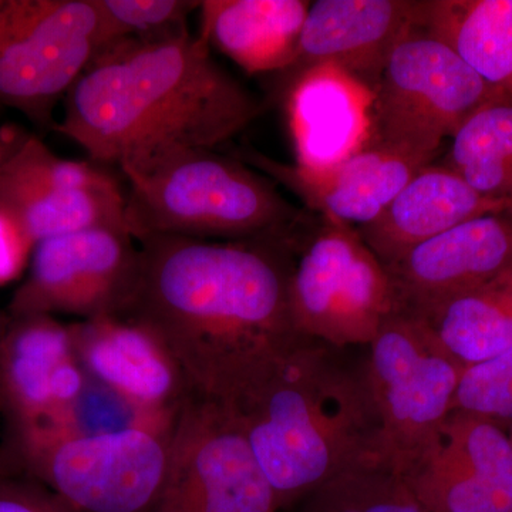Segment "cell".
I'll return each instance as SVG.
<instances>
[{
  "label": "cell",
  "mask_w": 512,
  "mask_h": 512,
  "mask_svg": "<svg viewBox=\"0 0 512 512\" xmlns=\"http://www.w3.org/2000/svg\"><path fill=\"white\" fill-rule=\"evenodd\" d=\"M284 185L319 217L353 228L365 227L426 165H420L387 148L369 146L338 164L306 168L281 163L254 150L237 156Z\"/></svg>",
  "instance_id": "cell-18"
},
{
  "label": "cell",
  "mask_w": 512,
  "mask_h": 512,
  "mask_svg": "<svg viewBox=\"0 0 512 512\" xmlns=\"http://www.w3.org/2000/svg\"><path fill=\"white\" fill-rule=\"evenodd\" d=\"M311 2L204 0L200 37L249 74H276L291 66Z\"/></svg>",
  "instance_id": "cell-21"
},
{
  "label": "cell",
  "mask_w": 512,
  "mask_h": 512,
  "mask_svg": "<svg viewBox=\"0 0 512 512\" xmlns=\"http://www.w3.org/2000/svg\"><path fill=\"white\" fill-rule=\"evenodd\" d=\"M512 211V201L478 194L447 165L429 164L413 175L375 221L357 228L384 266L463 222Z\"/></svg>",
  "instance_id": "cell-20"
},
{
  "label": "cell",
  "mask_w": 512,
  "mask_h": 512,
  "mask_svg": "<svg viewBox=\"0 0 512 512\" xmlns=\"http://www.w3.org/2000/svg\"><path fill=\"white\" fill-rule=\"evenodd\" d=\"M453 412L484 417L510 430L512 426V346L464 370Z\"/></svg>",
  "instance_id": "cell-26"
},
{
  "label": "cell",
  "mask_w": 512,
  "mask_h": 512,
  "mask_svg": "<svg viewBox=\"0 0 512 512\" xmlns=\"http://www.w3.org/2000/svg\"><path fill=\"white\" fill-rule=\"evenodd\" d=\"M289 308L299 336L339 349L369 346L400 312L392 276L357 229L323 217L293 245Z\"/></svg>",
  "instance_id": "cell-7"
},
{
  "label": "cell",
  "mask_w": 512,
  "mask_h": 512,
  "mask_svg": "<svg viewBox=\"0 0 512 512\" xmlns=\"http://www.w3.org/2000/svg\"><path fill=\"white\" fill-rule=\"evenodd\" d=\"M123 37L161 39L188 32V18L200 9L195 0H99Z\"/></svg>",
  "instance_id": "cell-27"
},
{
  "label": "cell",
  "mask_w": 512,
  "mask_h": 512,
  "mask_svg": "<svg viewBox=\"0 0 512 512\" xmlns=\"http://www.w3.org/2000/svg\"><path fill=\"white\" fill-rule=\"evenodd\" d=\"M138 244L126 228H89L36 245L10 315L119 316L136 281Z\"/></svg>",
  "instance_id": "cell-11"
},
{
  "label": "cell",
  "mask_w": 512,
  "mask_h": 512,
  "mask_svg": "<svg viewBox=\"0 0 512 512\" xmlns=\"http://www.w3.org/2000/svg\"><path fill=\"white\" fill-rule=\"evenodd\" d=\"M302 501L301 512H430L379 457L349 468Z\"/></svg>",
  "instance_id": "cell-25"
},
{
  "label": "cell",
  "mask_w": 512,
  "mask_h": 512,
  "mask_svg": "<svg viewBox=\"0 0 512 512\" xmlns=\"http://www.w3.org/2000/svg\"><path fill=\"white\" fill-rule=\"evenodd\" d=\"M421 29L512 96V0H424Z\"/></svg>",
  "instance_id": "cell-22"
},
{
  "label": "cell",
  "mask_w": 512,
  "mask_h": 512,
  "mask_svg": "<svg viewBox=\"0 0 512 512\" xmlns=\"http://www.w3.org/2000/svg\"><path fill=\"white\" fill-rule=\"evenodd\" d=\"M302 338L227 403L274 490L279 510L369 458L380 424L365 362Z\"/></svg>",
  "instance_id": "cell-3"
},
{
  "label": "cell",
  "mask_w": 512,
  "mask_h": 512,
  "mask_svg": "<svg viewBox=\"0 0 512 512\" xmlns=\"http://www.w3.org/2000/svg\"><path fill=\"white\" fill-rule=\"evenodd\" d=\"M430 512H512L510 431L484 417L451 412L393 468Z\"/></svg>",
  "instance_id": "cell-13"
},
{
  "label": "cell",
  "mask_w": 512,
  "mask_h": 512,
  "mask_svg": "<svg viewBox=\"0 0 512 512\" xmlns=\"http://www.w3.org/2000/svg\"><path fill=\"white\" fill-rule=\"evenodd\" d=\"M419 318L463 366L500 355L512 346V268Z\"/></svg>",
  "instance_id": "cell-23"
},
{
  "label": "cell",
  "mask_w": 512,
  "mask_h": 512,
  "mask_svg": "<svg viewBox=\"0 0 512 512\" xmlns=\"http://www.w3.org/2000/svg\"><path fill=\"white\" fill-rule=\"evenodd\" d=\"M424 0L311 2L295 60L275 74L281 94L299 73L336 66L375 92L387 57L413 30L423 28Z\"/></svg>",
  "instance_id": "cell-16"
},
{
  "label": "cell",
  "mask_w": 512,
  "mask_h": 512,
  "mask_svg": "<svg viewBox=\"0 0 512 512\" xmlns=\"http://www.w3.org/2000/svg\"><path fill=\"white\" fill-rule=\"evenodd\" d=\"M0 208L16 218L35 245L82 229L126 228L119 180L93 161L56 156L35 136L3 156Z\"/></svg>",
  "instance_id": "cell-12"
},
{
  "label": "cell",
  "mask_w": 512,
  "mask_h": 512,
  "mask_svg": "<svg viewBox=\"0 0 512 512\" xmlns=\"http://www.w3.org/2000/svg\"><path fill=\"white\" fill-rule=\"evenodd\" d=\"M55 130L90 161L141 167L183 150H217L265 106L190 32L123 37L94 57L63 100Z\"/></svg>",
  "instance_id": "cell-2"
},
{
  "label": "cell",
  "mask_w": 512,
  "mask_h": 512,
  "mask_svg": "<svg viewBox=\"0 0 512 512\" xmlns=\"http://www.w3.org/2000/svg\"><path fill=\"white\" fill-rule=\"evenodd\" d=\"M72 333L86 376L144 416L173 427L195 396L170 350L136 320L114 315L79 320Z\"/></svg>",
  "instance_id": "cell-15"
},
{
  "label": "cell",
  "mask_w": 512,
  "mask_h": 512,
  "mask_svg": "<svg viewBox=\"0 0 512 512\" xmlns=\"http://www.w3.org/2000/svg\"><path fill=\"white\" fill-rule=\"evenodd\" d=\"M386 268L400 311L426 315L512 268V211L463 222Z\"/></svg>",
  "instance_id": "cell-17"
},
{
  "label": "cell",
  "mask_w": 512,
  "mask_h": 512,
  "mask_svg": "<svg viewBox=\"0 0 512 512\" xmlns=\"http://www.w3.org/2000/svg\"><path fill=\"white\" fill-rule=\"evenodd\" d=\"M35 242L13 215L0 208V286L22 276L30 264Z\"/></svg>",
  "instance_id": "cell-29"
},
{
  "label": "cell",
  "mask_w": 512,
  "mask_h": 512,
  "mask_svg": "<svg viewBox=\"0 0 512 512\" xmlns=\"http://www.w3.org/2000/svg\"><path fill=\"white\" fill-rule=\"evenodd\" d=\"M86 384L72 325L46 315H0V400L10 440L62 430Z\"/></svg>",
  "instance_id": "cell-14"
},
{
  "label": "cell",
  "mask_w": 512,
  "mask_h": 512,
  "mask_svg": "<svg viewBox=\"0 0 512 512\" xmlns=\"http://www.w3.org/2000/svg\"><path fill=\"white\" fill-rule=\"evenodd\" d=\"M367 348L379 458L394 468L453 412L466 366L440 345L423 319L402 311L383 323Z\"/></svg>",
  "instance_id": "cell-9"
},
{
  "label": "cell",
  "mask_w": 512,
  "mask_h": 512,
  "mask_svg": "<svg viewBox=\"0 0 512 512\" xmlns=\"http://www.w3.org/2000/svg\"><path fill=\"white\" fill-rule=\"evenodd\" d=\"M295 147V164L323 168L369 146L375 94L336 66L299 73L281 92Z\"/></svg>",
  "instance_id": "cell-19"
},
{
  "label": "cell",
  "mask_w": 512,
  "mask_h": 512,
  "mask_svg": "<svg viewBox=\"0 0 512 512\" xmlns=\"http://www.w3.org/2000/svg\"><path fill=\"white\" fill-rule=\"evenodd\" d=\"M508 431H510V437H511V440H512V426L510 427V430H508Z\"/></svg>",
  "instance_id": "cell-32"
},
{
  "label": "cell",
  "mask_w": 512,
  "mask_h": 512,
  "mask_svg": "<svg viewBox=\"0 0 512 512\" xmlns=\"http://www.w3.org/2000/svg\"><path fill=\"white\" fill-rule=\"evenodd\" d=\"M274 490L227 403L194 396L175 417L154 512H276Z\"/></svg>",
  "instance_id": "cell-10"
},
{
  "label": "cell",
  "mask_w": 512,
  "mask_h": 512,
  "mask_svg": "<svg viewBox=\"0 0 512 512\" xmlns=\"http://www.w3.org/2000/svg\"><path fill=\"white\" fill-rule=\"evenodd\" d=\"M447 167L478 194L512 201V96L485 101L450 138Z\"/></svg>",
  "instance_id": "cell-24"
},
{
  "label": "cell",
  "mask_w": 512,
  "mask_h": 512,
  "mask_svg": "<svg viewBox=\"0 0 512 512\" xmlns=\"http://www.w3.org/2000/svg\"><path fill=\"white\" fill-rule=\"evenodd\" d=\"M0 512H76L39 483L0 460Z\"/></svg>",
  "instance_id": "cell-28"
},
{
  "label": "cell",
  "mask_w": 512,
  "mask_h": 512,
  "mask_svg": "<svg viewBox=\"0 0 512 512\" xmlns=\"http://www.w3.org/2000/svg\"><path fill=\"white\" fill-rule=\"evenodd\" d=\"M171 431L35 433L10 440L6 461L76 512H154L163 497Z\"/></svg>",
  "instance_id": "cell-5"
},
{
  "label": "cell",
  "mask_w": 512,
  "mask_h": 512,
  "mask_svg": "<svg viewBox=\"0 0 512 512\" xmlns=\"http://www.w3.org/2000/svg\"><path fill=\"white\" fill-rule=\"evenodd\" d=\"M131 237L292 239L306 217L265 177L217 150H183L121 171Z\"/></svg>",
  "instance_id": "cell-4"
},
{
  "label": "cell",
  "mask_w": 512,
  "mask_h": 512,
  "mask_svg": "<svg viewBox=\"0 0 512 512\" xmlns=\"http://www.w3.org/2000/svg\"><path fill=\"white\" fill-rule=\"evenodd\" d=\"M119 316L170 350L195 396L229 403L302 339L289 308L293 239L137 241Z\"/></svg>",
  "instance_id": "cell-1"
},
{
  "label": "cell",
  "mask_w": 512,
  "mask_h": 512,
  "mask_svg": "<svg viewBox=\"0 0 512 512\" xmlns=\"http://www.w3.org/2000/svg\"><path fill=\"white\" fill-rule=\"evenodd\" d=\"M500 93L439 39L413 30L394 46L376 84L369 146L433 164L444 140Z\"/></svg>",
  "instance_id": "cell-8"
},
{
  "label": "cell",
  "mask_w": 512,
  "mask_h": 512,
  "mask_svg": "<svg viewBox=\"0 0 512 512\" xmlns=\"http://www.w3.org/2000/svg\"><path fill=\"white\" fill-rule=\"evenodd\" d=\"M120 39L99 0H0V109L55 130L59 101Z\"/></svg>",
  "instance_id": "cell-6"
},
{
  "label": "cell",
  "mask_w": 512,
  "mask_h": 512,
  "mask_svg": "<svg viewBox=\"0 0 512 512\" xmlns=\"http://www.w3.org/2000/svg\"><path fill=\"white\" fill-rule=\"evenodd\" d=\"M3 413V409H2V400H0V414Z\"/></svg>",
  "instance_id": "cell-31"
},
{
  "label": "cell",
  "mask_w": 512,
  "mask_h": 512,
  "mask_svg": "<svg viewBox=\"0 0 512 512\" xmlns=\"http://www.w3.org/2000/svg\"><path fill=\"white\" fill-rule=\"evenodd\" d=\"M3 156H5V151H3L2 146H0V163H2Z\"/></svg>",
  "instance_id": "cell-30"
}]
</instances>
